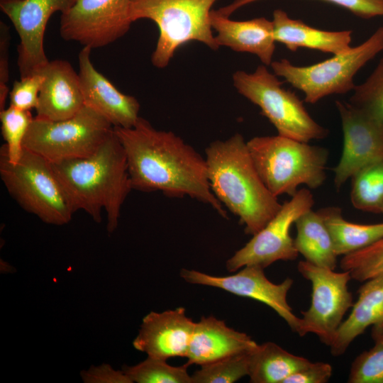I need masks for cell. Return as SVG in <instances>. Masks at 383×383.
<instances>
[{
    "instance_id": "18",
    "label": "cell",
    "mask_w": 383,
    "mask_h": 383,
    "mask_svg": "<svg viewBox=\"0 0 383 383\" xmlns=\"http://www.w3.org/2000/svg\"><path fill=\"white\" fill-rule=\"evenodd\" d=\"M45 77L35 117L50 121L65 120L75 116L84 101L79 74L65 60H54L39 72Z\"/></svg>"
},
{
    "instance_id": "9",
    "label": "cell",
    "mask_w": 383,
    "mask_h": 383,
    "mask_svg": "<svg viewBox=\"0 0 383 383\" xmlns=\"http://www.w3.org/2000/svg\"><path fill=\"white\" fill-rule=\"evenodd\" d=\"M113 129L107 119L84 105L75 116L65 120L34 117L23 148L50 163L84 158L94 154Z\"/></svg>"
},
{
    "instance_id": "12",
    "label": "cell",
    "mask_w": 383,
    "mask_h": 383,
    "mask_svg": "<svg viewBox=\"0 0 383 383\" xmlns=\"http://www.w3.org/2000/svg\"><path fill=\"white\" fill-rule=\"evenodd\" d=\"M131 0H77L61 14L60 34L91 49L106 46L123 36L133 23Z\"/></svg>"
},
{
    "instance_id": "19",
    "label": "cell",
    "mask_w": 383,
    "mask_h": 383,
    "mask_svg": "<svg viewBox=\"0 0 383 383\" xmlns=\"http://www.w3.org/2000/svg\"><path fill=\"white\" fill-rule=\"evenodd\" d=\"M258 344L248 334L227 326L214 316H202L195 323L186 365H202L226 357L248 353Z\"/></svg>"
},
{
    "instance_id": "6",
    "label": "cell",
    "mask_w": 383,
    "mask_h": 383,
    "mask_svg": "<svg viewBox=\"0 0 383 383\" xmlns=\"http://www.w3.org/2000/svg\"><path fill=\"white\" fill-rule=\"evenodd\" d=\"M383 50V26L365 41L321 62L297 66L289 60L273 61L270 66L277 77L300 90L304 101L315 104L326 96L343 94L354 89V77L368 62Z\"/></svg>"
},
{
    "instance_id": "31",
    "label": "cell",
    "mask_w": 383,
    "mask_h": 383,
    "mask_svg": "<svg viewBox=\"0 0 383 383\" xmlns=\"http://www.w3.org/2000/svg\"><path fill=\"white\" fill-rule=\"evenodd\" d=\"M249 353L230 355L201 365L192 375V383H233L248 376Z\"/></svg>"
},
{
    "instance_id": "15",
    "label": "cell",
    "mask_w": 383,
    "mask_h": 383,
    "mask_svg": "<svg viewBox=\"0 0 383 383\" xmlns=\"http://www.w3.org/2000/svg\"><path fill=\"white\" fill-rule=\"evenodd\" d=\"M335 106L343 133L342 155L333 168V183L339 190L362 168L383 160V128L348 102L336 101Z\"/></svg>"
},
{
    "instance_id": "21",
    "label": "cell",
    "mask_w": 383,
    "mask_h": 383,
    "mask_svg": "<svg viewBox=\"0 0 383 383\" xmlns=\"http://www.w3.org/2000/svg\"><path fill=\"white\" fill-rule=\"evenodd\" d=\"M364 282L350 315L340 325L330 345L335 357L343 355L369 326H383V274Z\"/></svg>"
},
{
    "instance_id": "35",
    "label": "cell",
    "mask_w": 383,
    "mask_h": 383,
    "mask_svg": "<svg viewBox=\"0 0 383 383\" xmlns=\"http://www.w3.org/2000/svg\"><path fill=\"white\" fill-rule=\"evenodd\" d=\"M9 27L0 21V110L4 109L9 96L10 90L7 86L9 80V52L10 45Z\"/></svg>"
},
{
    "instance_id": "8",
    "label": "cell",
    "mask_w": 383,
    "mask_h": 383,
    "mask_svg": "<svg viewBox=\"0 0 383 383\" xmlns=\"http://www.w3.org/2000/svg\"><path fill=\"white\" fill-rule=\"evenodd\" d=\"M233 82L237 91L257 105L275 127L278 135L309 143L328 135V130L309 113L303 101L264 65L252 73L236 71Z\"/></svg>"
},
{
    "instance_id": "3",
    "label": "cell",
    "mask_w": 383,
    "mask_h": 383,
    "mask_svg": "<svg viewBox=\"0 0 383 383\" xmlns=\"http://www.w3.org/2000/svg\"><path fill=\"white\" fill-rule=\"evenodd\" d=\"M208 179L218 200L255 235L282 206L267 188L251 158L247 141L240 133L211 143L205 150Z\"/></svg>"
},
{
    "instance_id": "25",
    "label": "cell",
    "mask_w": 383,
    "mask_h": 383,
    "mask_svg": "<svg viewBox=\"0 0 383 383\" xmlns=\"http://www.w3.org/2000/svg\"><path fill=\"white\" fill-rule=\"evenodd\" d=\"M324 221L338 256L346 255L370 245L383 238V222L359 224L343 216L338 206L321 208L317 211Z\"/></svg>"
},
{
    "instance_id": "14",
    "label": "cell",
    "mask_w": 383,
    "mask_h": 383,
    "mask_svg": "<svg viewBox=\"0 0 383 383\" xmlns=\"http://www.w3.org/2000/svg\"><path fill=\"white\" fill-rule=\"evenodd\" d=\"M242 268L236 274L225 277L182 269L180 276L191 284L219 288L236 296L262 302L272 308L294 332L297 333L301 318L293 313L287 299L293 279L287 277L282 282L274 284L267 278L262 267L248 265Z\"/></svg>"
},
{
    "instance_id": "17",
    "label": "cell",
    "mask_w": 383,
    "mask_h": 383,
    "mask_svg": "<svg viewBox=\"0 0 383 383\" xmlns=\"http://www.w3.org/2000/svg\"><path fill=\"white\" fill-rule=\"evenodd\" d=\"M185 311L179 307L147 314L133 340V347L152 357H186L196 323Z\"/></svg>"
},
{
    "instance_id": "37",
    "label": "cell",
    "mask_w": 383,
    "mask_h": 383,
    "mask_svg": "<svg viewBox=\"0 0 383 383\" xmlns=\"http://www.w3.org/2000/svg\"><path fill=\"white\" fill-rule=\"evenodd\" d=\"M82 377L85 382L131 383L123 370L116 371L109 365L90 368L89 371H84Z\"/></svg>"
},
{
    "instance_id": "1",
    "label": "cell",
    "mask_w": 383,
    "mask_h": 383,
    "mask_svg": "<svg viewBox=\"0 0 383 383\" xmlns=\"http://www.w3.org/2000/svg\"><path fill=\"white\" fill-rule=\"evenodd\" d=\"M113 130L126 152L133 189L189 196L227 216L211 189L205 157L179 136L155 129L140 116L133 127Z\"/></svg>"
},
{
    "instance_id": "29",
    "label": "cell",
    "mask_w": 383,
    "mask_h": 383,
    "mask_svg": "<svg viewBox=\"0 0 383 383\" xmlns=\"http://www.w3.org/2000/svg\"><path fill=\"white\" fill-rule=\"evenodd\" d=\"M353 91L348 103L383 128V57L367 79Z\"/></svg>"
},
{
    "instance_id": "7",
    "label": "cell",
    "mask_w": 383,
    "mask_h": 383,
    "mask_svg": "<svg viewBox=\"0 0 383 383\" xmlns=\"http://www.w3.org/2000/svg\"><path fill=\"white\" fill-rule=\"evenodd\" d=\"M0 177L10 196L27 212L52 225L68 223L74 213L54 173L52 164L23 149L11 163L0 153Z\"/></svg>"
},
{
    "instance_id": "5",
    "label": "cell",
    "mask_w": 383,
    "mask_h": 383,
    "mask_svg": "<svg viewBox=\"0 0 383 383\" xmlns=\"http://www.w3.org/2000/svg\"><path fill=\"white\" fill-rule=\"evenodd\" d=\"M218 0H131L132 22L147 18L159 28V38L151 56L157 68L168 65L182 45L192 40L217 50L210 23L211 8Z\"/></svg>"
},
{
    "instance_id": "28",
    "label": "cell",
    "mask_w": 383,
    "mask_h": 383,
    "mask_svg": "<svg viewBox=\"0 0 383 383\" xmlns=\"http://www.w3.org/2000/svg\"><path fill=\"white\" fill-rule=\"evenodd\" d=\"M166 361L148 356L146 360L134 366H123L122 370L131 383H192L186 364L174 367Z\"/></svg>"
},
{
    "instance_id": "2",
    "label": "cell",
    "mask_w": 383,
    "mask_h": 383,
    "mask_svg": "<svg viewBox=\"0 0 383 383\" xmlns=\"http://www.w3.org/2000/svg\"><path fill=\"white\" fill-rule=\"evenodd\" d=\"M51 164L72 211L83 210L101 223L104 210L108 232L113 233L133 189L126 152L114 130L91 155Z\"/></svg>"
},
{
    "instance_id": "34",
    "label": "cell",
    "mask_w": 383,
    "mask_h": 383,
    "mask_svg": "<svg viewBox=\"0 0 383 383\" xmlns=\"http://www.w3.org/2000/svg\"><path fill=\"white\" fill-rule=\"evenodd\" d=\"M44 80V75L38 72L15 81L9 93V106L23 111L35 109Z\"/></svg>"
},
{
    "instance_id": "32",
    "label": "cell",
    "mask_w": 383,
    "mask_h": 383,
    "mask_svg": "<svg viewBox=\"0 0 383 383\" xmlns=\"http://www.w3.org/2000/svg\"><path fill=\"white\" fill-rule=\"evenodd\" d=\"M340 267L352 279L365 282L383 274V238L361 250L343 256Z\"/></svg>"
},
{
    "instance_id": "20",
    "label": "cell",
    "mask_w": 383,
    "mask_h": 383,
    "mask_svg": "<svg viewBox=\"0 0 383 383\" xmlns=\"http://www.w3.org/2000/svg\"><path fill=\"white\" fill-rule=\"evenodd\" d=\"M210 23L216 32L214 37L219 47L255 55L265 66L273 62L276 41L272 21L264 17L233 21L211 10Z\"/></svg>"
},
{
    "instance_id": "23",
    "label": "cell",
    "mask_w": 383,
    "mask_h": 383,
    "mask_svg": "<svg viewBox=\"0 0 383 383\" xmlns=\"http://www.w3.org/2000/svg\"><path fill=\"white\" fill-rule=\"evenodd\" d=\"M294 245L305 260L315 265L335 269L337 257L331 234L321 216L312 209L295 221Z\"/></svg>"
},
{
    "instance_id": "38",
    "label": "cell",
    "mask_w": 383,
    "mask_h": 383,
    "mask_svg": "<svg viewBox=\"0 0 383 383\" xmlns=\"http://www.w3.org/2000/svg\"><path fill=\"white\" fill-rule=\"evenodd\" d=\"M381 213L383 214V205H382V209H381Z\"/></svg>"
},
{
    "instance_id": "36",
    "label": "cell",
    "mask_w": 383,
    "mask_h": 383,
    "mask_svg": "<svg viewBox=\"0 0 383 383\" xmlns=\"http://www.w3.org/2000/svg\"><path fill=\"white\" fill-rule=\"evenodd\" d=\"M332 366L327 362H310L291 374L284 383H326L332 375Z\"/></svg>"
},
{
    "instance_id": "4",
    "label": "cell",
    "mask_w": 383,
    "mask_h": 383,
    "mask_svg": "<svg viewBox=\"0 0 383 383\" xmlns=\"http://www.w3.org/2000/svg\"><path fill=\"white\" fill-rule=\"evenodd\" d=\"M255 168L270 192L276 197L292 196L304 184L322 186L326 179V148L279 135L256 136L247 141Z\"/></svg>"
},
{
    "instance_id": "30",
    "label": "cell",
    "mask_w": 383,
    "mask_h": 383,
    "mask_svg": "<svg viewBox=\"0 0 383 383\" xmlns=\"http://www.w3.org/2000/svg\"><path fill=\"white\" fill-rule=\"evenodd\" d=\"M374 345L353 361L348 382L383 383V326H373Z\"/></svg>"
},
{
    "instance_id": "22",
    "label": "cell",
    "mask_w": 383,
    "mask_h": 383,
    "mask_svg": "<svg viewBox=\"0 0 383 383\" xmlns=\"http://www.w3.org/2000/svg\"><path fill=\"white\" fill-rule=\"evenodd\" d=\"M272 21L275 41L292 52L304 48L334 55L351 48L352 30L318 29L301 20L290 18L282 9L274 11Z\"/></svg>"
},
{
    "instance_id": "13",
    "label": "cell",
    "mask_w": 383,
    "mask_h": 383,
    "mask_svg": "<svg viewBox=\"0 0 383 383\" xmlns=\"http://www.w3.org/2000/svg\"><path fill=\"white\" fill-rule=\"evenodd\" d=\"M77 0H0L1 11L18 37V67L21 78L38 73L49 62L44 50L47 23L52 14L67 12Z\"/></svg>"
},
{
    "instance_id": "33",
    "label": "cell",
    "mask_w": 383,
    "mask_h": 383,
    "mask_svg": "<svg viewBox=\"0 0 383 383\" xmlns=\"http://www.w3.org/2000/svg\"><path fill=\"white\" fill-rule=\"evenodd\" d=\"M260 0H234L231 4L214 10L219 16L229 18L240 8ZM344 8L357 16L369 19L383 16V0H323Z\"/></svg>"
},
{
    "instance_id": "27",
    "label": "cell",
    "mask_w": 383,
    "mask_h": 383,
    "mask_svg": "<svg viewBox=\"0 0 383 383\" xmlns=\"http://www.w3.org/2000/svg\"><path fill=\"white\" fill-rule=\"evenodd\" d=\"M34 117L30 111H23L9 106L0 111L1 134L5 143L0 153L11 163L17 162L23 152V141Z\"/></svg>"
},
{
    "instance_id": "10",
    "label": "cell",
    "mask_w": 383,
    "mask_h": 383,
    "mask_svg": "<svg viewBox=\"0 0 383 383\" xmlns=\"http://www.w3.org/2000/svg\"><path fill=\"white\" fill-rule=\"evenodd\" d=\"M297 269L312 287L311 305L301 311L297 333H313L330 347L345 313L353 305L348 287L351 275L348 271L338 272L306 260L299 262Z\"/></svg>"
},
{
    "instance_id": "26",
    "label": "cell",
    "mask_w": 383,
    "mask_h": 383,
    "mask_svg": "<svg viewBox=\"0 0 383 383\" xmlns=\"http://www.w3.org/2000/svg\"><path fill=\"white\" fill-rule=\"evenodd\" d=\"M350 201L360 211L381 213L383 205V160L362 168L352 177Z\"/></svg>"
},
{
    "instance_id": "24",
    "label": "cell",
    "mask_w": 383,
    "mask_h": 383,
    "mask_svg": "<svg viewBox=\"0 0 383 383\" xmlns=\"http://www.w3.org/2000/svg\"><path fill=\"white\" fill-rule=\"evenodd\" d=\"M310 361L285 350L272 342H266L249 353L250 382L252 383H284L291 374Z\"/></svg>"
},
{
    "instance_id": "11",
    "label": "cell",
    "mask_w": 383,
    "mask_h": 383,
    "mask_svg": "<svg viewBox=\"0 0 383 383\" xmlns=\"http://www.w3.org/2000/svg\"><path fill=\"white\" fill-rule=\"evenodd\" d=\"M313 204V196L309 189L298 190L282 204L277 214L259 232L226 261L228 271L233 272L248 265L265 269L279 260H295L299 252L290 229L298 218L312 209Z\"/></svg>"
},
{
    "instance_id": "16",
    "label": "cell",
    "mask_w": 383,
    "mask_h": 383,
    "mask_svg": "<svg viewBox=\"0 0 383 383\" xmlns=\"http://www.w3.org/2000/svg\"><path fill=\"white\" fill-rule=\"evenodd\" d=\"M91 50L84 46L78 55V74L84 105L104 116L113 127H133L140 118L138 101L121 92L96 70L90 58Z\"/></svg>"
}]
</instances>
